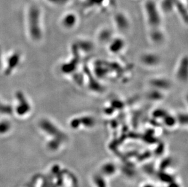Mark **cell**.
Here are the masks:
<instances>
[{"mask_svg":"<svg viewBox=\"0 0 188 187\" xmlns=\"http://www.w3.org/2000/svg\"><path fill=\"white\" fill-rule=\"evenodd\" d=\"M39 11L36 7L31 8L29 12V32L32 38L39 40L41 32L39 24Z\"/></svg>","mask_w":188,"mask_h":187,"instance_id":"cell-1","label":"cell"},{"mask_svg":"<svg viewBox=\"0 0 188 187\" xmlns=\"http://www.w3.org/2000/svg\"><path fill=\"white\" fill-rule=\"evenodd\" d=\"M16 97L17 100L19 102L16 107L17 113L20 115H24L30 111V105L22 92H17L16 93Z\"/></svg>","mask_w":188,"mask_h":187,"instance_id":"cell-2","label":"cell"},{"mask_svg":"<svg viewBox=\"0 0 188 187\" xmlns=\"http://www.w3.org/2000/svg\"><path fill=\"white\" fill-rule=\"evenodd\" d=\"M20 61V55L18 54H14L9 58L7 62V66L6 70V74L7 75L10 74L12 70L15 68Z\"/></svg>","mask_w":188,"mask_h":187,"instance_id":"cell-3","label":"cell"},{"mask_svg":"<svg viewBox=\"0 0 188 187\" xmlns=\"http://www.w3.org/2000/svg\"><path fill=\"white\" fill-rule=\"evenodd\" d=\"M77 21V17L75 16V15L73 13L68 14V15H66L63 18V23L65 27L68 28L72 27L76 24Z\"/></svg>","mask_w":188,"mask_h":187,"instance_id":"cell-4","label":"cell"},{"mask_svg":"<svg viewBox=\"0 0 188 187\" xmlns=\"http://www.w3.org/2000/svg\"><path fill=\"white\" fill-rule=\"evenodd\" d=\"M11 123L7 120H3L0 121V134H4L7 133L11 129Z\"/></svg>","mask_w":188,"mask_h":187,"instance_id":"cell-5","label":"cell"},{"mask_svg":"<svg viewBox=\"0 0 188 187\" xmlns=\"http://www.w3.org/2000/svg\"><path fill=\"white\" fill-rule=\"evenodd\" d=\"M12 112V109L10 106L3 104L2 102L0 101V113L3 114H11Z\"/></svg>","mask_w":188,"mask_h":187,"instance_id":"cell-6","label":"cell"},{"mask_svg":"<svg viewBox=\"0 0 188 187\" xmlns=\"http://www.w3.org/2000/svg\"><path fill=\"white\" fill-rule=\"evenodd\" d=\"M0 61H1V60H0Z\"/></svg>","mask_w":188,"mask_h":187,"instance_id":"cell-7","label":"cell"}]
</instances>
